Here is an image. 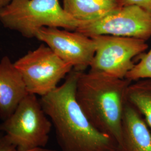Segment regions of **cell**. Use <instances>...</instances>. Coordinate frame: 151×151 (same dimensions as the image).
<instances>
[{"instance_id": "6da1fadb", "label": "cell", "mask_w": 151, "mask_h": 151, "mask_svg": "<svg viewBox=\"0 0 151 151\" xmlns=\"http://www.w3.org/2000/svg\"><path fill=\"white\" fill-rule=\"evenodd\" d=\"M81 72L72 70L62 85L39 99L54 127L60 151H119L118 143L93 126L76 100Z\"/></svg>"}, {"instance_id": "7a4b0ae2", "label": "cell", "mask_w": 151, "mask_h": 151, "mask_svg": "<svg viewBox=\"0 0 151 151\" xmlns=\"http://www.w3.org/2000/svg\"><path fill=\"white\" fill-rule=\"evenodd\" d=\"M132 83L120 78L89 71L78 77L76 98L93 126L120 145L124 110L128 103V88Z\"/></svg>"}, {"instance_id": "3957f363", "label": "cell", "mask_w": 151, "mask_h": 151, "mask_svg": "<svg viewBox=\"0 0 151 151\" xmlns=\"http://www.w3.org/2000/svg\"><path fill=\"white\" fill-rule=\"evenodd\" d=\"M0 22L27 39L35 38L42 27L75 31L84 24L66 12L59 0H12L0 9Z\"/></svg>"}, {"instance_id": "277c9868", "label": "cell", "mask_w": 151, "mask_h": 151, "mask_svg": "<svg viewBox=\"0 0 151 151\" xmlns=\"http://www.w3.org/2000/svg\"><path fill=\"white\" fill-rule=\"evenodd\" d=\"M52 124L36 95L29 93L10 117L0 124V131L19 151H56L44 149Z\"/></svg>"}, {"instance_id": "5b68a950", "label": "cell", "mask_w": 151, "mask_h": 151, "mask_svg": "<svg viewBox=\"0 0 151 151\" xmlns=\"http://www.w3.org/2000/svg\"><path fill=\"white\" fill-rule=\"evenodd\" d=\"M29 93L40 97L53 91L73 70L47 45L38 48L14 62Z\"/></svg>"}, {"instance_id": "8992f818", "label": "cell", "mask_w": 151, "mask_h": 151, "mask_svg": "<svg viewBox=\"0 0 151 151\" xmlns=\"http://www.w3.org/2000/svg\"><path fill=\"white\" fill-rule=\"evenodd\" d=\"M96 50L90 71L125 78L134 66L133 59L148 48L146 40L106 35L92 36Z\"/></svg>"}, {"instance_id": "52a82bcc", "label": "cell", "mask_w": 151, "mask_h": 151, "mask_svg": "<svg viewBox=\"0 0 151 151\" xmlns=\"http://www.w3.org/2000/svg\"><path fill=\"white\" fill-rule=\"evenodd\" d=\"M75 31L89 37L106 35L147 40L151 37V14L137 6H123L100 19L82 24Z\"/></svg>"}, {"instance_id": "ba28073f", "label": "cell", "mask_w": 151, "mask_h": 151, "mask_svg": "<svg viewBox=\"0 0 151 151\" xmlns=\"http://www.w3.org/2000/svg\"><path fill=\"white\" fill-rule=\"evenodd\" d=\"M35 38L46 44L60 59L78 72L90 67L95 53L93 39L77 31L42 27Z\"/></svg>"}, {"instance_id": "9c48e42d", "label": "cell", "mask_w": 151, "mask_h": 151, "mask_svg": "<svg viewBox=\"0 0 151 151\" xmlns=\"http://www.w3.org/2000/svg\"><path fill=\"white\" fill-rule=\"evenodd\" d=\"M21 73L7 55L0 60V119L10 117L29 95Z\"/></svg>"}, {"instance_id": "30bf717a", "label": "cell", "mask_w": 151, "mask_h": 151, "mask_svg": "<svg viewBox=\"0 0 151 151\" xmlns=\"http://www.w3.org/2000/svg\"><path fill=\"white\" fill-rule=\"evenodd\" d=\"M119 151H151V133L139 111L127 103Z\"/></svg>"}, {"instance_id": "8fae6325", "label": "cell", "mask_w": 151, "mask_h": 151, "mask_svg": "<svg viewBox=\"0 0 151 151\" xmlns=\"http://www.w3.org/2000/svg\"><path fill=\"white\" fill-rule=\"evenodd\" d=\"M123 6L121 0H63V8L76 20L93 22Z\"/></svg>"}, {"instance_id": "7c38bea8", "label": "cell", "mask_w": 151, "mask_h": 151, "mask_svg": "<svg viewBox=\"0 0 151 151\" xmlns=\"http://www.w3.org/2000/svg\"><path fill=\"white\" fill-rule=\"evenodd\" d=\"M135 81L128 87L127 100L145 116V120L151 133V79Z\"/></svg>"}, {"instance_id": "4fadbf2b", "label": "cell", "mask_w": 151, "mask_h": 151, "mask_svg": "<svg viewBox=\"0 0 151 151\" xmlns=\"http://www.w3.org/2000/svg\"><path fill=\"white\" fill-rule=\"evenodd\" d=\"M139 62L126 76L125 78L134 81L150 78L151 79V49L148 52L139 55Z\"/></svg>"}, {"instance_id": "5bb4252c", "label": "cell", "mask_w": 151, "mask_h": 151, "mask_svg": "<svg viewBox=\"0 0 151 151\" xmlns=\"http://www.w3.org/2000/svg\"><path fill=\"white\" fill-rule=\"evenodd\" d=\"M123 6H137L151 14V0H121Z\"/></svg>"}, {"instance_id": "9a60e30c", "label": "cell", "mask_w": 151, "mask_h": 151, "mask_svg": "<svg viewBox=\"0 0 151 151\" xmlns=\"http://www.w3.org/2000/svg\"><path fill=\"white\" fill-rule=\"evenodd\" d=\"M0 151H19L1 131H0Z\"/></svg>"}, {"instance_id": "2e32d148", "label": "cell", "mask_w": 151, "mask_h": 151, "mask_svg": "<svg viewBox=\"0 0 151 151\" xmlns=\"http://www.w3.org/2000/svg\"><path fill=\"white\" fill-rule=\"evenodd\" d=\"M12 0H0V9L9 4Z\"/></svg>"}]
</instances>
